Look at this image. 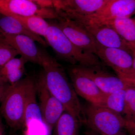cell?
<instances>
[{
	"label": "cell",
	"instance_id": "6da1fadb",
	"mask_svg": "<svg viewBox=\"0 0 135 135\" xmlns=\"http://www.w3.org/2000/svg\"><path fill=\"white\" fill-rule=\"evenodd\" d=\"M40 50L41 66L47 88L62 104L65 111L77 118L81 124H85L83 107L72 84L68 79L64 68L44 50Z\"/></svg>",
	"mask_w": 135,
	"mask_h": 135
},
{
	"label": "cell",
	"instance_id": "277c9868",
	"mask_svg": "<svg viewBox=\"0 0 135 135\" xmlns=\"http://www.w3.org/2000/svg\"><path fill=\"white\" fill-rule=\"evenodd\" d=\"M29 76L11 85L1 102L0 112L10 127H23L26 94Z\"/></svg>",
	"mask_w": 135,
	"mask_h": 135
},
{
	"label": "cell",
	"instance_id": "5b68a950",
	"mask_svg": "<svg viewBox=\"0 0 135 135\" xmlns=\"http://www.w3.org/2000/svg\"><path fill=\"white\" fill-rule=\"evenodd\" d=\"M108 0L53 1L59 17L67 18L85 27L92 17L106 4Z\"/></svg>",
	"mask_w": 135,
	"mask_h": 135
},
{
	"label": "cell",
	"instance_id": "52a82bcc",
	"mask_svg": "<svg viewBox=\"0 0 135 135\" xmlns=\"http://www.w3.org/2000/svg\"><path fill=\"white\" fill-rule=\"evenodd\" d=\"M36 90L44 121L48 127L52 129L65 111V108L47 88L42 72L36 78Z\"/></svg>",
	"mask_w": 135,
	"mask_h": 135
},
{
	"label": "cell",
	"instance_id": "d6986e66",
	"mask_svg": "<svg viewBox=\"0 0 135 135\" xmlns=\"http://www.w3.org/2000/svg\"><path fill=\"white\" fill-rule=\"evenodd\" d=\"M81 125L77 118L65 111L54 127L55 135H78Z\"/></svg>",
	"mask_w": 135,
	"mask_h": 135
},
{
	"label": "cell",
	"instance_id": "9c48e42d",
	"mask_svg": "<svg viewBox=\"0 0 135 135\" xmlns=\"http://www.w3.org/2000/svg\"><path fill=\"white\" fill-rule=\"evenodd\" d=\"M0 13L8 16H36L45 19L59 18L54 8L42 7L31 0H0Z\"/></svg>",
	"mask_w": 135,
	"mask_h": 135
},
{
	"label": "cell",
	"instance_id": "3957f363",
	"mask_svg": "<svg viewBox=\"0 0 135 135\" xmlns=\"http://www.w3.org/2000/svg\"><path fill=\"white\" fill-rule=\"evenodd\" d=\"M83 107L85 125L99 135H121L124 133L126 120L110 109L88 103Z\"/></svg>",
	"mask_w": 135,
	"mask_h": 135
},
{
	"label": "cell",
	"instance_id": "ffe728a7",
	"mask_svg": "<svg viewBox=\"0 0 135 135\" xmlns=\"http://www.w3.org/2000/svg\"><path fill=\"white\" fill-rule=\"evenodd\" d=\"M9 16L14 17L19 20L32 32L44 38H46V33L49 24L44 18L36 16L29 17L15 15Z\"/></svg>",
	"mask_w": 135,
	"mask_h": 135
},
{
	"label": "cell",
	"instance_id": "d4e9b609",
	"mask_svg": "<svg viewBox=\"0 0 135 135\" xmlns=\"http://www.w3.org/2000/svg\"><path fill=\"white\" fill-rule=\"evenodd\" d=\"M11 85L3 82L0 79V104Z\"/></svg>",
	"mask_w": 135,
	"mask_h": 135
},
{
	"label": "cell",
	"instance_id": "4fadbf2b",
	"mask_svg": "<svg viewBox=\"0 0 135 135\" xmlns=\"http://www.w3.org/2000/svg\"><path fill=\"white\" fill-rule=\"evenodd\" d=\"M84 27L100 46L110 48L122 49L133 54L128 44L111 27L106 25L91 23Z\"/></svg>",
	"mask_w": 135,
	"mask_h": 135
},
{
	"label": "cell",
	"instance_id": "8fae6325",
	"mask_svg": "<svg viewBox=\"0 0 135 135\" xmlns=\"http://www.w3.org/2000/svg\"><path fill=\"white\" fill-rule=\"evenodd\" d=\"M57 20L60 29L74 46L81 50L96 55V42L84 26L60 17Z\"/></svg>",
	"mask_w": 135,
	"mask_h": 135
},
{
	"label": "cell",
	"instance_id": "ac0fdd59",
	"mask_svg": "<svg viewBox=\"0 0 135 135\" xmlns=\"http://www.w3.org/2000/svg\"><path fill=\"white\" fill-rule=\"evenodd\" d=\"M27 62L21 56L12 59L0 68V79L10 85L18 82L23 79L25 72V65Z\"/></svg>",
	"mask_w": 135,
	"mask_h": 135
},
{
	"label": "cell",
	"instance_id": "30bf717a",
	"mask_svg": "<svg viewBox=\"0 0 135 135\" xmlns=\"http://www.w3.org/2000/svg\"><path fill=\"white\" fill-rule=\"evenodd\" d=\"M67 71L77 95L88 103L103 106L106 94L102 92L93 81L83 73L77 65H70L68 67Z\"/></svg>",
	"mask_w": 135,
	"mask_h": 135
},
{
	"label": "cell",
	"instance_id": "44dd1931",
	"mask_svg": "<svg viewBox=\"0 0 135 135\" xmlns=\"http://www.w3.org/2000/svg\"><path fill=\"white\" fill-rule=\"evenodd\" d=\"M126 89L119 90L106 94L102 107L110 109L122 116L124 109Z\"/></svg>",
	"mask_w": 135,
	"mask_h": 135
},
{
	"label": "cell",
	"instance_id": "e0dca14e",
	"mask_svg": "<svg viewBox=\"0 0 135 135\" xmlns=\"http://www.w3.org/2000/svg\"><path fill=\"white\" fill-rule=\"evenodd\" d=\"M111 27L130 47L135 50V22L131 17L119 18L99 23Z\"/></svg>",
	"mask_w": 135,
	"mask_h": 135
},
{
	"label": "cell",
	"instance_id": "ba28073f",
	"mask_svg": "<svg viewBox=\"0 0 135 135\" xmlns=\"http://www.w3.org/2000/svg\"><path fill=\"white\" fill-rule=\"evenodd\" d=\"M79 70L94 81L104 94H108L119 90L135 86V81L123 79L109 73L104 66L85 67L77 65Z\"/></svg>",
	"mask_w": 135,
	"mask_h": 135
},
{
	"label": "cell",
	"instance_id": "83f0119b",
	"mask_svg": "<svg viewBox=\"0 0 135 135\" xmlns=\"http://www.w3.org/2000/svg\"><path fill=\"white\" fill-rule=\"evenodd\" d=\"M133 70L135 77V50L133 51Z\"/></svg>",
	"mask_w": 135,
	"mask_h": 135
},
{
	"label": "cell",
	"instance_id": "5bb4252c",
	"mask_svg": "<svg viewBox=\"0 0 135 135\" xmlns=\"http://www.w3.org/2000/svg\"><path fill=\"white\" fill-rule=\"evenodd\" d=\"M36 78L29 76L26 94L25 106L23 127L37 128L39 124L46 125L37 101Z\"/></svg>",
	"mask_w": 135,
	"mask_h": 135
},
{
	"label": "cell",
	"instance_id": "4316f807",
	"mask_svg": "<svg viewBox=\"0 0 135 135\" xmlns=\"http://www.w3.org/2000/svg\"><path fill=\"white\" fill-rule=\"evenodd\" d=\"M84 135H99L94 131L90 129L84 133Z\"/></svg>",
	"mask_w": 135,
	"mask_h": 135
},
{
	"label": "cell",
	"instance_id": "603a6c76",
	"mask_svg": "<svg viewBox=\"0 0 135 135\" xmlns=\"http://www.w3.org/2000/svg\"><path fill=\"white\" fill-rule=\"evenodd\" d=\"M18 55L19 54L12 46L0 41V68Z\"/></svg>",
	"mask_w": 135,
	"mask_h": 135
},
{
	"label": "cell",
	"instance_id": "7a4b0ae2",
	"mask_svg": "<svg viewBox=\"0 0 135 135\" xmlns=\"http://www.w3.org/2000/svg\"><path fill=\"white\" fill-rule=\"evenodd\" d=\"M45 40L59 58L71 65L85 67L105 66L97 56L84 51L74 46L60 29L57 21H51Z\"/></svg>",
	"mask_w": 135,
	"mask_h": 135
},
{
	"label": "cell",
	"instance_id": "2e32d148",
	"mask_svg": "<svg viewBox=\"0 0 135 135\" xmlns=\"http://www.w3.org/2000/svg\"><path fill=\"white\" fill-rule=\"evenodd\" d=\"M18 35L29 36L44 47L47 45L45 40L30 31L19 20L11 16L0 13V38L7 35Z\"/></svg>",
	"mask_w": 135,
	"mask_h": 135
},
{
	"label": "cell",
	"instance_id": "9a60e30c",
	"mask_svg": "<svg viewBox=\"0 0 135 135\" xmlns=\"http://www.w3.org/2000/svg\"><path fill=\"white\" fill-rule=\"evenodd\" d=\"M0 41L12 46L28 62L41 66L40 50L30 37L23 35H7L1 37Z\"/></svg>",
	"mask_w": 135,
	"mask_h": 135
},
{
	"label": "cell",
	"instance_id": "f546056e",
	"mask_svg": "<svg viewBox=\"0 0 135 135\" xmlns=\"http://www.w3.org/2000/svg\"><path fill=\"white\" fill-rule=\"evenodd\" d=\"M133 20H134V22H135V16L134 17V18H133Z\"/></svg>",
	"mask_w": 135,
	"mask_h": 135
},
{
	"label": "cell",
	"instance_id": "7402d4cb",
	"mask_svg": "<svg viewBox=\"0 0 135 135\" xmlns=\"http://www.w3.org/2000/svg\"><path fill=\"white\" fill-rule=\"evenodd\" d=\"M122 116L126 121L135 119V86L126 89L124 109Z\"/></svg>",
	"mask_w": 135,
	"mask_h": 135
},
{
	"label": "cell",
	"instance_id": "8992f818",
	"mask_svg": "<svg viewBox=\"0 0 135 135\" xmlns=\"http://www.w3.org/2000/svg\"><path fill=\"white\" fill-rule=\"evenodd\" d=\"M96 55L104 65L112 68L118 77L135 81L132 53L122 49L104 47L97 43Z\"/></svg>",
	"mask_w": 135,
	"mask_h": 135
},
{
	"label": "cell",
	"instance_id": "f1b7e54d",
	"mask_svg": "<svg viewBox=\"0 0 135 135\" xmlns=\"http://www.w3.org/2000/svg\"><path fill=\"white\" fill-rule=\"evenodd\" d=\"M121 135H127L126 134V133H125V132H124V133H123V134H122Z\"/></svg>",
	"mask_w": 135,
	"mask_h": 135
},
{
	"label": "cell",
	"instance_id": "7c38bea8",
	"mask_svg": "<svg viewBox=\"0 0 135 135\" xmlns=\"http://www.w3.org/2000/svg\"><path fill=\"white\" fill-rule=\"evenodd\" d=\"M135 15V0H108L103 7L92 17L90 24L99 23Z\"/></svg>",
	"mask_w": 135,
	"mask_h": 135
},
{
	"label": "cell",
	"instance_id": "cb8c5ba5",
	"mask_svg": "<svg viewBox=\"0 0 135 135\" xmlns=\"http://www.w3.org/2000/svg\"><path fill=\"white\" fill-rule=\"evenodd\" d=\"M125 129L129 135H135V119L126 121Z\"/></svg>",
	"mask_w": 135,
	"mask_h": 135
},
{
	"label": "cell",
	"instance_id": "484cf974",
	"mask_svg": "<svg viewBox=\"0 0 135 135\" xmlns=\"http://www.w3.org/2000/svg\"><path fill=\"white\" fill-rule=\"evenodd\" d=\"M0 135H5L4 126L3 124L1 118H0Z\"/></svg>",
	"mask_w": 135,
	"mask_h": 135
}]
</instances>
